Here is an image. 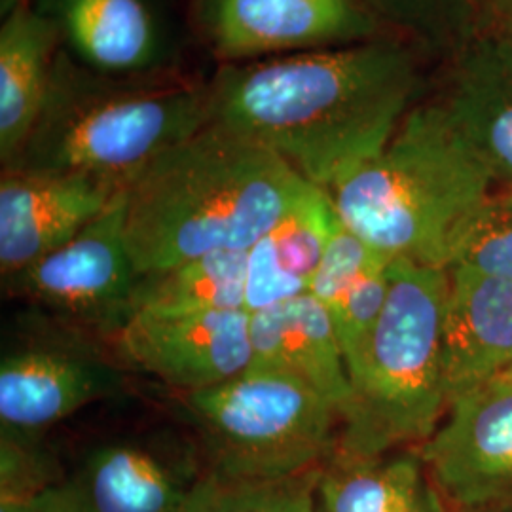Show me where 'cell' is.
I'll return each instance as SVG.
<instances>
[{"mask_svg":"<svg viewBox=\"0 0 512 512\" xmlns=\"http://www.w3.org/2000/svg\"><path fill=\"white\" fill-rule=\"evenodd\" d=\"M416 44L384 35L348 46L219 65L211 124L274 150L329 190L391 141L416 105Z\"/></svg>","mask_w":512,"mask_h":512,"instance_id":"cell-1","label":"cell"},{"mask_svg":"<svg viewBox=\"0 0 512 512\" xmlns=\"http://www.w3.org/2000/svg\"><path fill=\"white\" fill-rule=\"evenodd\" d=\"M319 186L274 150L209 124L165 150L126 190V239L141 275L247 251Z\"/></svg>","mask_w":512,"mask_h":512,"instance_id":"cell-2","label":"cell"},{"mask_svg":"<svg viewBox=\"0 0 512 512\" xmlns=\"http://www.w3.org/2000/svg\"><path fill=\"white\" fill-rule=\"evenodd\" d=\"M211 124L209 80L112 76L59 50L37 124L8 169L71 175L128 190L165 150Z\"/></svg>","mask_w":512,"mask_h":512,"instance_id":"cell-3","label":"cell"},{"mask_svg":"<svg viewBox=\"0 0 512 512\" xmlns=\"http://www.w3.org/2000/svg\"><path fill=\"white\" fill-rule=\"evenodd\" d=\"M494 179L440 101L414 105L391 141L329 196L340 220L391 260L448 268Z\"/></svg>","mask_w":512,"mask_h":512,"instance_id":"cell-4","label":"cell"},{"mask_svg":"<svg viewBox=\"0 0 512 512\" xmlns=\"http://www.w3.org/2000/svg\"><path fill=\"white\" fill-rule=\"evenodd\" d=\"M448 270L391 260L384 311L349 370L338 454L382 456L420 448L446 414L442 319Z\"/></svg>","mask_w":512,"mask_h":512,"instance_id":"cell-5","label":"cell"},{"mask_svg":"<svg viewBox=\"0 0 512 512\" xmlns=\"http://www.w3.org/2000/svg\"><path fill=\"white\" fill-rule=\"evenodd\" d=\"M179 416L205 471L283 478L319 469L334 454L340 414L300 378L247 368L230 382L179 395Z\"/></svg>","mask_w":512,"mask_h":512,"instance_id":"cell-6","label":"cell"},{"mask_svg":"<svg viewBox=\"0 0 512 512\" xmlns=\"http://www.w3.org/2000/svg\"><path fill=\"white\" fill-rule=\"evenodd\" d=\"M143 275L126 239V190L78 236L4 279V289L80 327L116 334L135 313Z\"/></svg>","mask_w":512,"mask_h":512,"instance_id":"cell-7","label":"cell"},{"mask_svg":"<svg viewBox=\"0 0 512 512\" xmlns=\"http://www.w3.org/2000/svg\"><path fill=\"white\" fill-rule=\"evenodd\" d=\"M203 471L192 435H131L92 448L35 503L40 512H179Z\"/></svg>","mask_w":512,"mask_h":512,"instance_id":"cell-8","label":"cell"},{"mask_svg":"<svg viewBox=\"0 0 512 512\" xmlns=\"http://www.w3.org/2000/svg\"><path fill=\"white\" fill-rule=\"evenodd\" d=\"M186 16L194 40L219 65L389 35L363 0H190Z\"/></svg>","mask_w":512,"mask_h":512,"instance_id":"cell-9","label":"cell"},{"mask_svg":"<svg viewBox=\"0 0 512 512\" xmlns=\"http://www.w3.org/2000/svg\"><path fill=\"white\" fill-rule=\"evenodd\" d=\"M48 19L61 52L112 76L183 73L192 31L175 0H29Z\"/></svg>","mask_w":512,"mask_h":512,"instance_id":"cell-10","label":"cell"},{"mask_svg":"<svg viewBox=\"0 0 512 512\" xmlns=\"http://www.w3.org/2000/svg\"><path fill=\"white\" fill-rule=\"evenodd\" d=\"M450 512L512 509V370L448 404L420 446Z\"/></svg>","mask_w":512,"mask_h":512,"instance_id":"cell-11","label":"cell"},{"mask_svg":"<svg viewBox=\"0 0 512 512\" xmlns=\"http://www.w3.org/2000/svg\"><path fill=\"white\" fill-rule=\"evenodd\" d=\"M251 315L245 310L137 311L114 334L116 355L181 393L224 384L253 363Z\"/></svg>","mask_w":512,"mask_h":512,"instance_id":"cell-12","label":"cell"},{"mask_svg":"<svg viewBox=\"0 0 512 512\" xmlns=\"http://www.w3.org/2000/svg\"><path fill=\"white\" fill-rule=\"evenodd\" d=\"M120 387V370L93 351L63 344L8 349L0 361V429L44 433Z\"/></svg>","mask_w":512,"mask_h":512,"instance_id":"cell-13","label":"cell"},{"mask_svg":"<svg viewBox=\"0 0 512 512\" xmlns=\"http://www.w3.org/2000/svg\"><path fill=\"white\" fill-rule=\"evenodd\" d=\"M124 190L82 177L2 169L0 274H19L78 236Z\"/></svg>","mask_w":512,"mask_h":512,"instance_id":"cell-14","label":"cell"},{"mask_svg":"<svg viewBox=\"0 0 512 512\" xmlns=\"http://www.w3.org/2000/svg\"><path fill=\"white\" fill-rule=\"evenodd\" d=\"M450 55L440 105L494 184L512 190V44L475 33Z\"/></svg>","mask_w":512,"mask_h":512,"instance_id":"cell-15","label":"cell"},{"mask_svg":"<svg viewBox=\"0 0 512 512\" xmlns=\"http://www.w3.org/2000/svg\"><path fill=\"white\" fill-rule=\"evenodd\" d=\"M448 404L512 366V281L448 270L442 319Z\"/></svg>","mask_w":512,"mask_h":512,"instance_id":"cell-16","label":"cell"},{"mask_svg":"<svg viewBox=\"0 0 512 512\" xmlns=\"http://www.w3.org/2000/svg\"><path fill=\"white\" fill-rule=\"evenodd\" d=\"M251 368L300 378L344 410L351 395L348 366L329 311L311 293L249 313Z\"/></svg>","mask_w":512,"mask_h":512,"instance_id":"cell-17","label":"cell"},{"mask_svg":"<svg viewBox=\"0 0 512 512\" xmlns=\"http://www.w3.org/2000/svg\"><path fill=\"white\" fill-rule=\"evenodd\" d=\"M61 50L52 23L29 0H2L0 162L16 164L37 124Z\"/></svg>","mask_w":512,"mask_h":512,"instance_id":"cell-18","label":"cell"},{"mask_svg":"<svg viewBox=\"0 0 512 512\" xmlns=\"http://www.w3.org/2000/svg\"><path fill=\"white\" fill-rule=\"evenodd\" d=\"M342 220L325 188H317L247 249L245 311L310 293L311 281Z\"/></svg>","mask_w":512,"mask_h":512,"instance_id":"cell-19","label":"cell"},{"mask_svg":"<svg viewBox=\"0 0 512 512\" xmlns=\"http://www.w3.org/2000/svg\"><path fill=\"white\" fill-rule=\"evenodd\" d=\"M391 283V258L338 224L311 281L310 293L329 311L349 370L378 323Z\"/></svg>","mask_w":512,"mask_h":512,"instance_id":"cell-20","label":"cell"},{"mask_svg":"<svg viewBox=\"0 0 512 512\" xmlns=\"http://www.w3.org/2000/svg\"><path fill=\"white\" fill-rule=\"evenodd\" d=\"M319 512H450L420 448L372 458L334 452L319 471Z\"/></svg>","mask_w":512,"mask_h":512,"instance_id":"cell-21","label":"cell"},{"mask_svg":"<svg viewBox=\"0 0 512 512\" xmlns=\"http://www.w3.org/2000/svg\"><path fill=\"white\" fill-rule=\"evenodd\" d=\"M245 283L247 251L211 253L162 274L143 275L135 313L245 310Z\"/></svg>","mask_w":512,"mask_h":512,"instance_id":"cell-22","label":"cell"},{"mask_svg":"<svg viewBox=\"0 0 512 512\" xmlns=\"http://www.w3.org/2000/svg\"><path fill=\"white\" fill-rule=\"evenodd\" d=\"M319 469L283 478H234L203 471L179 512H319Z\"/></svg>","mask_w":512,"mask_h":512,"instance_id":"cell-23","label":"cell"},{"mask_svg":"<svg viewBox=\"0 0 512 512\" xmlns=\"http://www.w3.org/2000/svg\"><path fill=\"white\" fill-rule=\"evenodd\" d=\"M363 4L389 33L421 48L452 54L475 33L469 0H363Z\"/></svg>","mask_w":512,"mask_h":512,"instance_id":"cell-24","label":"cell"},{"mask_svg":"<svg viewBox=\"0 0 512 512\" xmlns=\"http://www.w3.org/2000/svg\"><path fill=\"white\" fill-rule=\"evenodd\" d=\"M450 268L512 281V190L499 188L461 228Z\"/></svg>","mask_w":512,"mask_h":512,"instance_id":"cell-25","label":"cell"},{"mask_svg":"<svg viewBox=\"0 0 512 512\" xmlns=\"http://www.w3.org/2000/svg\"><path fill=\"white\" fill-rule=\"evenodd\" d=\"M61 476L42 433L0 429V499H35Z\"/></svg>","mask_w":512,"mask_h":512,"instance_id":"cell-26","label":"cell"},{"mask_svg":"<svg viewBox=\"0 0 512 512\" xmlns=\"http://www.w3.org/2000/svg\"><path fill=\"white\" fill-rule=\"evenodd\" d=\"M473 29L512 44V0H469ZM473 33V35H475Z\"/></svg>","mask_w":512,"mask_h":512,"instance_id":"cell-27","label":"cell"},{"mask_svg":"<svg viewBox=\"0 0 512 512\" xmlns=\"http://www.w3.org/2000/svg\"><path fill=\"white\" fill-rule=\"evenodd\" d=\"M0 512H40L35 499H0Z\"/></svg>","mask_w":512,"mask_h":512,"instance_id":"cell-28","label":"cell"},{"mask_svg":"<svg viewBox=\"0 0 512 512\" xmlns=\"http://www.w3.org/2000/svg\"><path fill=\"white\" fill-rule=\"evenodd\" d=\"M484 512H512V509H507V511H484Z\"/></svg>","mask_w":512,"mask_h":512,"instance_id":"cell-29","label":"cell"},{"mask_svg":"<svg viewBox=\"0 0 512 512\" xmlns=\"http://www.w3.org/2000/svg\"><path fill=\"white\" fill-rule=\"evenodd\" d=\"M511 370H512V366H511Z\"/></svg>","mask_w":512,"mask_h":512,"instance_id":"cell-30","label":"cell"}]
</instances>
